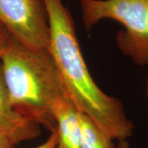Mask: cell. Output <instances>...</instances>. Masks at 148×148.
Instances as JSON below:
<instances>
[{
	"instance_id": "obj_1",
	"label": "cell",
	"mask_w": 148,
	"mask_h": 148,
	"mask_svg": "<svg viewBox=\"0 0 148 148\" xmlns=\"http://www.w3.org/2000/svg\"><path fill=\"white\" fill-rule=\"evenodd\" d=\"M42 1L49 29L47 49L71 101L112 139L127 140L134 125L121 101L103 92L92 79L81 52L73 20L62 0Z\"/></svg>"
},
{
	"instance_id": "obj_2",
	"label": "cell",
	"mask_w": 148,
	"mask_h": 148,
	"mask_svg": "<svg viewBox=\"0 0 148 148\" xmlns=\"http://www.w3.org/2000/svg\"><path fill=\"white\" fill-rule=\"evenodd\" d=\"M0 64L14 108L50 132L56 130L53 107L68 95L47 49H30L12 36Z\"/></svg>"
},
{
	"instance_id": "obj_3",
	"label": "cell",
	"mask_w": 148,
	"mask_h": 148,
	"mask_svg": "<svg viewBox=\"0 0 148 148\" xmlns=\"http://www.w3.org/2000/svg\"><path fill=\"white\" fill-rule=\"evenodd\" d=\"M80 5L86 29L104 18L121 23L120 49L135 63L148 66V0H80Z\"/></svg>"
},
{
	"instance_id": "obj_4",
	"label": "cell",
	"mask_w": 148,
	"mask_h": 148,
	"mask_svg": "<svg viewBox=\"0 0 148 148\" xmlns=\"http://www.w3.org/2000/svg\"><path fill=\"white\" fill-rule=\"evenodd\" d=\"M0 21L23 45L32 49L47 48L49 29L42 0H0Z\"/></svg>"
},
{
	"instance_id": "obj_5",
	"label": "cell",
	"mask_w": 148,
	"mask_h": 148,
	"mask_svg": "<svg viewBox=\"0 0 148 148\" xmlns=\"http://www.w3.org/2000/svg\"><path fill=\"white\" fill-rule=\"evenodd\" d=\"M40 127L39 123L12 106L0 64V134L16 144L38 137L41 133Z\"/></svg>"
},
{
	"instance_id": "obj_6",
	"label": "cell",
	"mask_w": 148,
	"mask_h": 148,
	"mask_svg": "<svg viewBox=\"0 0 148 148\" xmlns=\"http://www.w3.org/2000/svg\"><path fill=\"white\" fill-rule=\"evenodd\" d=\"M79 113L68 96H64L55 103L52 115L58 132L56 148H79L81 127Z\"/></svg>"
},
{
	"instance_id": "obj_7",
	"label": "cell",
	"mask_w": 148,
	"mask_h": 148,
	"mask_svg": "<svg viewBox=\"0 0 148 148\" xmlns=\"http://www.w3.org/2000/svg\"><path fill=\"white\" fill-rule=\"evenodd\" d=\"M81 127L79 148H115L112 139L86 114L79 112Z\"/></svg>"
},
{
	"instance_id": "obj_8",
	"label": "cell",
	"mask_w": 148,
	"mask_h": 148,
	"mask_svg": "<svg viewBox=\"0 0 148 148\" xmlns=\"http://www.w3.org/2000/svg\"><path fill=\"white\" fill-rule=\"evenodd\" d=\"M12 36L4 25L0 21V59L8 47Z\"/></svg>"
},
{
	"instance_id": "obj_9",
	"label": "cell",
	"mask_w": 148,
	"mask_h": 148,
	"mask_svg": "<svg viewBox=\"0 0 148 148\" xmlns=\"http://www.w3.org/2000/svg\"><path fill=\"white\" fill-rule=\"evenodd\" d=\"M57 138H58V132L56 130L50 133L49 136L43 143L34 148H56Z\"/></svg>"
},
{
	"instance_id": "obj_10",
	"label": "cell",
	"mask_w": 148,
	"mask_h": 148,
	"mask_svg": "<svg viewBox=\"0 0 148 148\" xmlns=\"http://www.w3.org/2000/svg\"><path fill=\"white\" fill-rule=\"evenodd\" d=\"M14 144L3 135L0 134V148H14Z\"/></svg>"
},
{
	"instance_id": "obj_11",
	"label": "cell",
	"mask_w": 148,
	"mask_h": 148,
	"mask_svg": "<svg viewBox=\"0 0 148 148\" xmlns=\"http://www.w3.org/2000/svg\"><path fill=\"white\" fill-rule=\"evenodd\" d=\"M115 148H132L127 140H118L117 145L115 146Z\"/></svg>"
},
{
	"instance_id": "obj_12",
	"label": "cell",
	"mask_w": 148,
	"mask_h": 148,
	"mask_svg": "<svg viewBox=\"0 0 148 148\" xmlns=\"http://www.w3.org/2000/svg\"><path fill=\"white\" fill-rule=\"evenodd\" d=\"M147 95H148V76H147Z\"/></svg>"
}]
</instances>
